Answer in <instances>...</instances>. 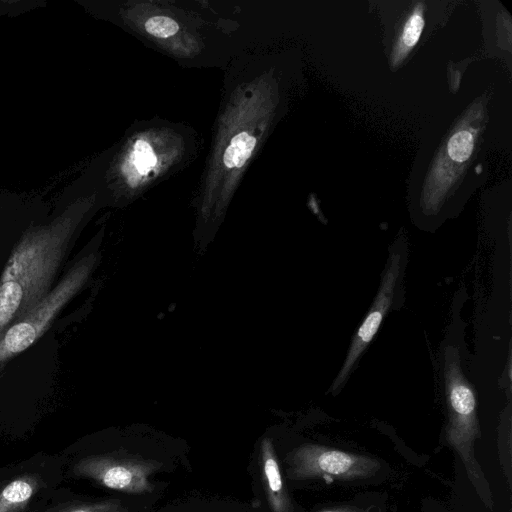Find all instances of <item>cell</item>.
Returning <instances> with one entry per match:
<instances>
[{"instance_id": "6da1fadb", "label": "cell", "mask_w": 512, "mask_h": 512, "mask_svg": "<svg viewBox=\"0 0 512 512\" xmlns=\"http://www.w3.org/2000/svg\"><path fill=\"white\" fill-rule=\"evenodd\" d=\"M185 439L147 425L110 428L77 440L60 453L65 480H84L117 494L164 497L162 475L191 471Z\"/></svg>"}, {"instance_id": "7a4b0ae2", "label": "cell", "mask_w": 512, "mask_h": 512, "mask_svg": "<svg viewBox=\"0 0 512 512\" xmlns=\"http://www.w3.org/2000/svg\"><path fill=\"white\" fill-rule=\"evenodd\" d=\"M83 217L77 205L48 224L28 228L0 275V333L51 291L67 247Z\"/></svg>"}, {"instance_id": "3957f363", "label": "cell", "mask_w": 512, "mask_h": 512, "mask_svg": "<svg viewBox=\"0 0 512 512\" xmlns=\"http://www.w3.org/2000/svg\"><path fill=\"white\" fill-rule=\"evenodd\" d=\"M444 383L447 405L445 441L460 458L482 503L493 510L490 484L475 455V443L481 437L476 395L463 373L458 350L451 346L444 352Z\"/></svg>"}, {"instance_id": "277c9868", "label": "cell", "mask_w": 512, "mask_h": 512, "mask_svg": "<svg viewBox=\"0 0 512 512\" xmlns=\"http://www.w3.org/2000/svg\"><path fill=\"white\" fill-rule=\"evenodd\" d=\"M101 239L102 234L93 239L45 298L0 333V366L40 338L61 309L88 283L101 260Z\"/></svg>"}, {"instance_id": "5b68a950", "label": "cell", "mask_w": 512, "mask_h": 512, "mask_svg": "<svg viewBox=\"0 0 512 512\" xmlns=\"http://www.w3.org/2000/svg\"><path fill=\"white\" fill-rule=\"evenodd\" d=\"M275 442L289 487L314 480H366L375 476L381 469L379 459L370 455L312 442H301L292 446L281 444L276 438Z\"/></svg>"}, {"instance_id": "8992f818", "label": "cell", "mask_w": 512, "mask_h": 512, "mask_svg": "<svg viewBox=\"0 0 512 512\" xmlns=\"http://www.w3.org/2000/svg\"><path fill=\"white\" fill-rule=\"evenodd\" d=\"M61 454L38 452L0 468V512H33L65 480Z\"/></svg>"}, {"instance_id": "52a82bcc", "label": "cell", "mask_w": 512, "mask_h": 512, "mask_svg": "<svg viewBox=\"0 0 512 512\" xmlns=\"http://www.w3.org/2000/svg\"><path fill=\"white\" fill-rule=\"evenodd\" d=\"M247 473L252 499L258 512H300L284 477L273 430L264 432L254 443Z\"/></svg>"}, {"instance_id": "ba28073f", "label": "cell", "mask_w": 512, "mask_h": 512, "mask_svg": "<svg viewBox=\"0 0 512 512\" xmlns=\"http://www.w3.org/2000/svg\"><path fill=\"white\" fill-rule=\"evenodd\" d=\"M402 251H392L389 255L377 295L366 317L352 338L346 359L337 377L331 385L330 391L338 393L353 371L358 359L376 335L384 317L393 302L397 286L400 284L403 271Z\"/></svg>"}, {"instance_id": "9c48e42d", "label": "cell", "mask_w": 512, "mask_h": 512, "mask_svg": "<svg viewBox=\"0 0 512 512\" xmlns=\"http://www.w3.org/2000/svg\"><path fill=\"white\" fill-rule=\"evenodd\" d=\"M159 501L151 496L117 493L96 497L61 485L33 512H153Z\"/></svg>"}, {"instance_id": "30bf717a", "label": "cell", "mask_w": 512, "mask_h": 512, "mask_svg": "<svg viewBox=\"0 0 512 512\" xmlns=\"http://www.w3.org/2000/svg\"><path fill=\"white\" fill-rule=\"evenodd\" d=\"M153 512H258L254 503L231 496L189 492L157 506Z\"/></svg>"}, {"instance_id": "8fae6325", "label": "cell", "mask_w": 512, "mask_h": 512, "mask_svg": "<svg viewBox=\"0 0 512 512\" xmlns=\"http://www.w3.org/2000/svg\"><path fill=\"white\" fill-rule=\"evenodd\" d=\"M497 447L499 461L506 478L508 488H512V432L510 409L501 417L498 426Z\"/></svg>"}, {"instance_id": "7c38bea8", "label": "cell", "mask_w": 512, "mask_h": 512, "mask_svg": "<svg viewBox=\"0 0 512 512\" xmlns=\"http://www.w3.org/2000/svg\"><path fill=\"white\" fill-rule=\"evenodd\" d=\"M256 144V139L246 132L234 136L227 147L223 161L227 168H240L250 157Z\"/></svg>"}, {"instance_id": "4fadbf2b", "label": "cell", "mask_w": 512, "mask_h": 512, "mask_svg": "<svg viewBox=\"0 0 512 512\" xmlns=\"http://www.w3.org/2000/svg\"><path fill=\"white\" fill-rule=\"evenodd\" d=\"M474 148V135L466 129H459L449 139L447 145L448 156L454 162L464 163L472 155Z\"/></svg>"}, {"instance_id": "5bb4252c", "label": "cell", "mask_w": 512, "mask_h": 512, "mask_svg": "<svg viewBox=\"0 0 512 512\" xmlns=\"http://www.w3.org/2000/svg\"><path fill=\"white\" fill-rule=\"evenodd\" d=\"M423 26L424 20L422 13L419 10H415L407 19L403 27L400 38L399 55L406 53L408 50L414 47V45L419 40Z\"/></svg>"}, {"instance_id": "9a60e30c", "label": "cell", "mask_w": 512, "mask_h": 512, "mask_svg": "<svg viewBox=\"0 0 512 512\" xmlns=\"http://www.w3.org/2000/svg\"><path fill=\"white\" fill-rule=\"evenodd\" d=\"M133 162L137 171L146 174L155 166L156 157L151 146L144 140H138L134 145Z\"/></svg>"}, {"instance_id": "2e32d148", "label": "cell", "mask_w": 512, "mask_h": 512, "mask_svg": "<svg viewBox=\"0 0 512 512\" xmlns=\"http://www.w3.org/2000/svg\"><path fill=\"white\" fill-rule=\"evenodd\" d=\"M145 29L153 36L167 38L179 30V25L169 17L154 16L145 23Z\"/></svg>"}, {"instance_id": "e0dca14e", "label": "cell", "mask_w": 512, "mask_h": 512, "mask_svg": "<svg viewBox=\"0 0 512 512\" xmlns=\"http://www.w3.org/2000/svg\"><path fill=\"white\" fill-rule=\"evenodd\" d=\"M315 512H364L361 508L349 505V504H342V505H333L329 506L323 509H320Z\"/></svg>"}]
</instances>
